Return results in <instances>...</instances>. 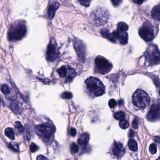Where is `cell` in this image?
Here are the masks:
<instances>
[{
    "instance_id": "obj_13",
    "label": "cell",
    "mask_w": 160,
    "mask_h": 160,
    "mask_svg": "<svg viewBox=\"0 0 160 160\" xmlns=\"http://www.w3.org/2000/svg\"><path fill=\"white\" fill-rule=\"evenodd\" d=\"M113 154L117 157L123 156L125 152V149L120 142H115L112 147Z\"/></svg>"
},
{
    "instance_id": "obj_2",
    "label": "cell",
    "mask_w": 160,
    "mask_h": 160,
    "mask_svg": "<svg viewBox=\"0 0 160 160\" xmlns=\"http://www.w3.org/2000/svg\"><path fill=\"white\" fill-rule=\"evenodd\" d=\"M88 92L93 96H99L105 93V86L101 80L94 77H90L86 81Z\"/></svg>"
},
{
    "instance_id": "obj_16",
    "label": "cell",
    "mask_w": 160,
    "mask_h": 160,
    "mask_svg": "<svg viewBox=\"0 0 160 160\" xmlns=\"http://www.w3.org/2000/svg\"><path fill=\"white\" fill-rule=\"evenodd\" d=\"M89 139V136L88 134L84 133L82 134L78 139V144L81 146H85L87 145Z\"/></svg>"
},
{
    "instance_id": "obj_10",
    "label": "cell",
    "mask_w": 160,
    "mask_h": 160,
    "mask_svg": "<svg viewBox=\"0 0 160 160\" xmlns=\"http://www.w3.org/2000/svg\"><path fill=\"white\" fill-rule=\"evenodd\" d=\"M139 34L140 37L146 41H152L155 37L153 28L145 24L139 29Z\"/></svg>"
},
{
    "instance_id": "obj_25",
    "label": "cell",
    "mask_w": 160,
    "mask_h": 160,
    "mask_svg": "<svg viewBox=\"0 0 160 160\" xmlns=\"http://www.w3.org/2000/svg\"><path fill=\"white\" fill-rule=\"evenodd\" d=\"M119 125L120 127L122 129H125L128 128L129 126V123L127 121L124 119L120 120Z\"/></svg>"
},
{
    "instance_id": "obj_35",
    "label": "cell",
    "mask_w": 160,
    "mask_h": 160,
    "mask_svg": "<svg viewBox=\"0 0 160 160\" xmlns=\"http://www.w3.org/2000/svg\"><path fill=\"white\" fill-rule=\"evenodd\" d=\"M131 125H132V127L134 128L135 129H138L139 126L138 120L136 119H134V120L132 121Z\"/></svg>"
},
{
    "instance_id": "obj_3",
    "label": "cell",
    "mask_w": 160,
    "mask_h": 160,
    "mask_svg": "<svg viewBox=\"0 0 160 160\" xmlns=\"http://www.w3.org/2000/svg\"><path fill=\"white\" fill-rule=\"evenodd\" d=\"M109 14L108 10L100 8L91 13L90 19L93 24L96 26L104 25L109 19Z\"/></svg>"
},
{
    "instance_id": "obj_34",
    "label": "cell",
    "mask_w": 160,
    "mask_h": 160,
    "mask_svg": "<svg viewBox=\"0 0 160 160\" xmlns=\"http://www.w3.org/2000/svg\"><path fill=\"white\" fill-rule=\"evenodd\" d=\"M109 105L110 108H114L116 105V101L115 99H111L109 100Z\"/></svg>"
},
{
    "instance_id": "obj_28",
    "label": "cell",
    "mask_w": 160,
    "mask_h": 160,
    "mask_svg": "<svg viewBox=\"0 0 160 160\" xmlns=\"http://www.w3.org/2000/svg\"><path fill=\"white\" fill-rule=\"evenodd\" d=\"M61 97L63 99H70L72 97V94L70 92H64L61 94Z\"/></svg>"
},
{
    "instance_id": "obj_38",
    "label": "cell",
    "mask_w": 160,
    "mask_h": 160,
    "mask_svg": "<svg viewBox=\"0 0 160 160\" xmlns=\"http://www.w3.org/2000/svg\"><path fill=\"white\" fill-rule=\"evenodd\" d=\"M146 0H133V1L137 4L140 5L142 4Z\"/></svg>"
},
{
    "instance_id": "obj_18",
    "label": "cell",
    "mask_w": 160,
    "mask_h": 160,
    "mask_svg": "<svg viewBox=\"0 0 160 160\" xmlns=\"http://www.w3.org/2000/svg\"><path fill=\"white\" fill-rule=\"evenodd\" d=\"M119 40L121 44L122 45L126 44L128 41V34L127 33L126 31L120 33Z\"/></svg>"
},
{
    "instance_id": "obj_4",
    "label": "cell",
    "mask_w": 160,
    "mask_h": 160,
    "mask_svg": "<svg viewBox=\"0 0 160 160\" xmlns=\"http://www.w3.org/2000/svg\"><path fill=\"white\" fill-rule=\"evenodd\" d=\"M150 98L146 92L138 89L132 96V102L135 106L140 109H144L149 105Z\"/></svg>"
},
{
    "instance_id": "obj_27",
    "label": "cell",
    "mask_w": 160,
    "mask_h": 160,
    "mask_svg": "<svg viewBox=\"0 0 160 160\" xmlns=\"http://www.w3.org/2000/svg\"><path fill=\"white\" fill-rule=\"evenodd\" d=\"M9 146L12 150H13V151L15 152H18L19 151V145L15 143H9Z\"/></svg>"
},
{
    "instance_id": "obj_30",
    "label": "cell",
    "mask_w": 160,
    "mask_h": 160,
    "mask_svg": "<svg viewBox=\"0 0 160 160\" xmlns=\"http://www.w3.org/2000/svg\"><path fill=\"white\" fill-rule=\"evenodd\" d=\"M79 3L83 6L88 7L90 6L92 0H78Z\"/></svg>"
},
{
    "instance_id": "obj_15",
    "label": "cell",
    "mask_w": 160,
    "mask_h": 160,
    "mask_svg": "<svg viewBox=\"0 0 160 160\" xmlns=\"http://www.w3.org/2000/svg\"><path fill=\"white\" fill-rule=\"evenodd\" d=\"M59 7V4L57 1L53 2L49 5L48 9V15L50 20H52L54 18L56 11Z\"/></svg>"
},
{
    "instance_id": "obj_6",
    "label": "cell",
    "mask_w": 160,
    "mask_h": 160,
    "mask_svg": "<svg viewBox=\"0 0 160 160\" xmlns=\"http://www.w3.org/2000/svg\"><path fill=\"white\" fill-rule=\"evenodd\" d=\"M112 68V64L104 57L98 56L95 59V72L101 74H106L110 72Z\"/></svg>"
},
{
    "instance_id": "obj_7",
    "label": "cell",
    "mask_w": 160,
    "mask_h": 160,
    "mask_svg": "<svg viewBox=\"0 0 160 160\" xmlns=\"http://www.w3.org/2000/svg\"><path fill=\"white\" fill-rule=\"evenodd\" d=\"M146 61L150 65L158 64L160 62V52L157 46L151 45L145 53Z\"/></svg>"
},
{
    "instance_id": "obj_5",
    "label": "cell",
    "mask_w": 160,
    "mask_h": 160,
    "mask_svg": "<svg viewBox=\"0 0 160 160\" xmlns=\"http://www.w3.org/2000/svg\"><path fill=\"white\" fill-rule=\"evenodd\" d=\"M56 129L53 125L49 123H44L36 127V131L45 142H48L53 136Z\"/></svg>"
},
{
    "instance_id": "obj_37",
    "label": "cell",
    "mask_w": 160,
    "mask_h": 160,
    "mask_svg": "<svg viewBox=\"0 0 160 160\" xmlns=\"http://www.w3.org/2000/svg\"><path fill=\"white\" fill-rule=\"evenodd\" d=\"M70 134H71V136H75L76 134V130L74 128H71L70 129Z\"/></svg>"
},
{
    "instance_id": "obj_26",
    "label": "cell",
    "mask_w": 160,
    "mask_h": 160,
    "mask_svg": "<svg viewBox=\"0 0 160 160\" xmlns=\"http://www.w3.org/2000/svg\"><path fill=\"white\" fill-rule=\"evenodd\" d=\"M11 109L12 110L14 111V112L17 113H19V112L20 111V109L19 108L18 105L16 104V103L15 102H12L11 103V106H10Z\"/></svg>"
},
{
    "instance_id": "obj_22",
    "label": "cell",
    "mask_w": 160,
    "mask_h": 160,
    "mask_svg": "<svg viewBox=\"0 0 160 160\" xmlns=\"http://www.w3.org/2000/svg\"><path fill=\"white\" fill-rule=\"evenodd\" d=\"M114 117L117 120L124 119L125 118V114L124 112L121 111H118L115 113Z\"/></svg>"
},
{
    "instance_id": "obj_39",
    "label": "cell",
    "mask_w": 160,
    "mask_h": 160,
    "mask_svg": "<svg viewBox=\"0 0 160 160\" xmlns=\"http://www.w3.org/2000/svg\"><path fill=\"white\" fill-rule=\"evenodd\" d=\"M46 159H48V158H46V157L42 155L38 156L37 158V160H46Z\"/></svg>"
},
{
    "instance_id": "obj_20",
    "label": "cell",
    "mask_w": 160,
    "mask_h": 160,
    "mask_svg": "<svg viewBox=\"0 0 160 160\" xmlns=\"http://www.w3.org/2000/svg\"><path fill=\"white\" fill-rule=\"evenodd\" d=\"M5 135L11 140L15 139L14 131L11 128H8L5 130Z\"/></svg>"
},
{
    "instance_id": "obj_24",
    "label": "cell",
    "mask_w": 160,
    "mask_h": 160,
    "mask_svg": "<svg viewBox=\"0 0 160 160\" xmlns=\"http://www.w3.org/2000/svg\"><path fill=\"white\" fill-rule=\"evenodd\" d=\"M79 150V147L78 145H77L75 143H72L71 146V153L72 154H76L78 153Z\"/></svg>"
},
{
    "instance_id": "obj_21",
    "label": "cell",
    "mask_w": 160,
    "mask_h": 160,
    "mask_svg": "<svg viewBox=\"0 0 160 160\" xmlns=\"http://www.w3.org/2000/svg\"><path fill=\"white\" fill-rule=\"evenodd\" d=\"M129 149L132 151L136 152L138 150V144L137 142L134 139H130L128 142Z\"/></svg>"
},
{
    "instance_id": "obj_11",
    "label": "cell",
    "mask_w": 160,
    "mask_h": 160,
    "mask_svg": "<svg viewBox=\"0 0 160 160\" xmlns=\"http://www.w3.org/2000/svg\"><path fill=\"white\" fill-rule=\"evenodd\" d=\"M147 119L150 121L154 122L160 119V106L159 104L152 106L147 115Z\"/></svg>"
},
{
    "instance_id": "obj_12",
    "label": "cell",
    "mask_w": 160,
    "mask_h": 160,
    "mask_svg": "<svg viewBox=\"0 0 160 160\" xmlns=\"http://www.w3.org/2000/svg\"><path fill=\"white\" fill-rule=\"evenodd\" d=\"M101 34L103 37L107 39L112 42H116L117 40H119L120 34V33L117 31L110 33L109 30L107 29H102L101 31Z\"/></svg>"
},
{
    "instance_id": "obj_40",
    "label": "cell",
    "mask_w": 160,
    "mask_h": 160,
    "mask_svg": "<svg viewBox=\"0 0 160 160\" xmlns=\"http://www.w3.org/2000/svg\"><path fill=\"white\" fill-rule=\"evenodd\" d=\"M0 101H1V98H0Z\"/></svg>"
},
{
    "instance_id": "obj_33",
    "label": "cell",
    "mask_w": 160,
    "mask_h": 160,
    "mask_svg": "<svg viewBox=\"0 0 160 160\" xmlns=\"http://www.w3.org/2000/svg\"><path fill=\"white\" fill-rule=\"evenodd\" d=\"M149 151L152 154H155L156 153L157 147L156 144H151L149 146Z\"/></svg>"
},
{
    "instance_id": "obj_19",
    "label": "cell",
    "mask_w": 160,
    "mask_h": 160,
    "mask_svg": "<svg viewBox=\"0 0 160 160\" xmlns=\"http://www.w3.org/2000/svg\"><path fill=\"white\" fill-rule=\"evenodd\" d=\"M129 27L127 24L124 22H119L117 25V31L119 33H123L126 31L128 30Z\"/></svg>"
},
{
    "instance_id": "obj_31",
    "label": "cell",
    "mask_w": 160,
    "mask_h": 160,
    "mask_svg": "<svg viewBox=\"0 0 160 160\" xmlns=\"http://www.w3.org/2000/svg\"><path fill=\"white\" fill-rule=\"evenodd\" d=\"M39 149L38 146L34 143H31L30 146V150L31 153H34Z\"/></svg>"
},
{
    "instance_id": "obj_36",
    "label": "cell",
    "mask_w": 160,
    "mask_h": 160,
    "mask_svg": "<svg viewBox=\"0 0 160 160\" xmlns=\"http://www.w3.org/2000/svg\"><path fill=\"white\" fill-rule=\"evenodd\" d=\"M123 0H111L113 4L115 6H118L120 4Z\"/></svg>"
},
{
    "instance_id": "obj_17",
    "label": "cell",
    "mask_w": 160,
    "mask_h": 160,
    "mask_svg": "<svg viewBox=\"0 0 160 160\" xmlns=\"http://www.w3.org/2000/svg\"><path fill=\"white\" fill-rule=\"evenodd\" d=\"M152 16L154 19L155 20L159 21L160 19V5H157L156 7H154L153 9H152Z\"/></svg>"
},
{
    "instance_id": "obj_29",
    "label": "cell",
    "mask_w": 160,
    "mask_h": 160,
    "mask_svg": "<svg viewBox=\"0 0 160 160\" xmlns=\"http://www.w3.org/2000/svg\"><path fill=\"white\" fill-rule=\"evenodd\" d=\"M15 127L19 132H23L24 128L23 126L22 125L20 122L16 121V122H15Z\"/></svg>"
},
{
    "instance_id": "obj_14",
    "label": "cell",
    "mask_w": 160,
    "mask_h": 160,
    "mask_svg": "<svg viewBox=\"0 0 160 160\" xmlns=\"http://www.w3.org/2000/svg\"><path fill=\"white\" fill-rule=\"evenodd\" d=\"M74 44L75 49L79 57H84L86 54V49H85V45L80 40L77 39L74 42Z\"/></svg>"
},
{
    "instance_id": "obj_8",
    "label": "cell",
    "mask_w": 160,
    "mask_h": 160,
    "mask_svg": "<svg viewBox=\"0 0 160 160\" xmlns=\"http://www.w3.org/2000/svg\"><path fill=\"white\" fill-rule=\"evenodd\" d=\"M59 56V50L57 44L55 39L52 38L47 48L46 52V59L50 61H53L57 59Z\"/></svg>"
},
{
    "instance_id": "obj_1",
    "label": "cell",
    "mask_w": 160,
    "mask_h": 160,
    "mask_svg": "<svg viewBox=\"0 0 160 160\" xmlns=\"http://www.w3.org/2000/svg\"><path fill=\"white\" fill-rule=\"evenodd\" d=\"M27 31L26 23L23 20H18L11 24L9 28L8 36L9 41H17L22 40Z\"/></svg>"
},
{
    "instance_id": "obj_32",
    "label": "cell",
    "mask_w": 160,
    "mask_h": 160,
    "mask_svg": "<svg viewBox=\"0 0 160 160\" xmlns=\"http://www.w3.org/2000/svg\"><path fill=\"white\" fill-rule=\"evenodd\" d=\"M24 139L29 141L30 140V131L26 127V129H24Z\"/></svg>"
},
{
    "instance_id": "obj_9",
    "label": "cell",
    "mask_w": 160,
    "mask_h": 160,
    "mask_svg": "<svg viewBox=\"0 0 160 160\" xmlns=\"http://www.w3.org/2000/svg\"><path fill=\"white\" fill-rule=\"evenodd\" d=\"M57 72L61 78H66L65 83L72 81L76 76V72L74 69L67 66H63L58 69Z\"/></svg>"
},
{
    "instance_id": "obj_23",
    "label": "cell",
    "mask_w": 160,
    "mask_h": 160,
    "mask_svg": "<svg viewBox=\"0 0 160 160\" xmlns=\"http://www.w3.org/2000/svg\"><path fill=\"white\" fill-rule=\"evenodd\" d=\"M1 90L4 94H8L11 93V90L9 89V86L6 84H4L1 86Z\"/></svg>"
}]
</instances>
